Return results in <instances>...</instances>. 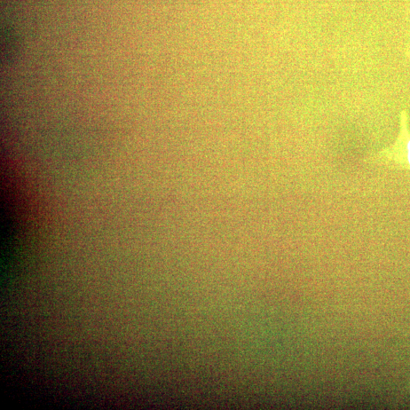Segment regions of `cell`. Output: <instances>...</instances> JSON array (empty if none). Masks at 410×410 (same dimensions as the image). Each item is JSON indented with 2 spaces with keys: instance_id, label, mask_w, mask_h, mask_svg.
<instances>
[{
  "instance_id": "6da1fadb",
  "label": "cell",
  "mask_w": 410,
  "mask_h": 410,
  "mask_svg": "<svg viewBox=\"0 0 410 410\" xmlns=\"http://www.w3.org/2000/svg\"><path fill=\"white\" fill-rule=\"evenodd\" d=\"M407 149H408V161L410 164V141L407 145Z\"/></svg>"
}]
</instances>
